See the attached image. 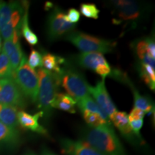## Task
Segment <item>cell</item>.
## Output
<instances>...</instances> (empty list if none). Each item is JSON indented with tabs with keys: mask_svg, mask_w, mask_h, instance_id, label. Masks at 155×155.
Returning <instances> with one entry per match:
<instances>
[{
	"mask_svg": "<svg viewBox=\"0 0 155 155\" xmlns=\"http://www.w3.org/2000/svg\"><path fill=\"white\" fill-rule=\"evenodd\" d=\"M81 136L84 142L102 155H127L111 126L86 128Z\"/></svg>",
	"mask_w": 155,
	"mask_h": 155,
	"instance_id": "6da1fadb",
	"label": "cell"
},
{
	"mask_svg": "<svg viewBox=\"0 0 155 155\" xmlns=\"http://www.w3.org/2000/svg\"><path fill=\"white\" fill-rule=\"evenodd\" d=\"M116 25H130L133 28L141 22L147 14V8L143 4L131 0H116L111 2Z\"/></svg>",
	"mask_w": 155,
	"mask_h": 155,
	"instance_id": "7a4b0ae2",
	"label": "cell"
},
{
	"mask_svg": "<svg viewBox=\"0 0 155 155\" xmlns=\"http://www.w3.org/2000/svg\"><path fill=\"white\" fill-rule=\"evenodd\" d=\"M54 74L58 86L63 87L76 102L89 96V85L83 75L76 70L65 65L59 73Z\"/></svg>",
	"mask_w": 155,
	"mask_h": 155,
	"instance_id": "3957f363",
	"label": "cell"
},
{
	"mask_svg": "<svg viewBox=\"0 0 155 155\" xmlns=\"http://www.w3.org/2000/svg\"><path fill=\"white\" fill-rule=\"evenodd\" d=\"M24 9L16 2H0V35L5 40L10 39L14 31H21Z\"/></svg>",
	"mask_w": 155,
	"mask_h": 155,
	"instance_id": "277c9868",
	"label": "cell"
},
{
	"mask_svg": "<svg viewBox=\"0 0 155 155\" xmlns=\"http://www.w3.org/2000/svg\"><path fill=\"white\" fill-rule=\"evenodd\" d=\"M37 73L39 80L38 94L37 98L38 108L43 116H49L53 109L50 104L57 94L59 86L53 73L40 68Z\"/></svg>",
	"mask_w": 155,
	"mask_h": 155,
	"instance_id": "5b68a950",
	"label": "cell"
},
{
	"mask_svg": "<svg viewBox=\"0 0 155 155\" xmlns=\"http://www.w3.org/2000/svg\"><path fill=\"white\" fill-rule=\"evenodd\" d=\"M13 80L23 96L36 102L38 94L39 80L38 73L29 66L26 56H23L18 68L15 70Z\"/></svg>",
	"mask_w": 155,
	"mask_h": 155,
	"instance_id": "8992f818",
	"label": "cell"
},
{
	"mask_svg": "<svg viewBox=\"0 0 155 155\" xmlns=\"http://www.w3.org/2000/svg\"><path fill=\"white\" fill-rule=\"evenodd\" d=\"M65 39L81 50L82 53H111L115 49L116 42L97 38L80 32H73Z\"/></svg>",
	"mask_w": 155,
	"mask_h": 155,
	"instance_id": "52a82bcc",
	"label": "cell"
},
{
	"mask_svg": "<svg viewBox=\"0 0 155 155\" xmlns=\"http://www.w3.org/2000/svg\"><path fill=\"white\" fill-rule=\"evenodd\" d=\"M76 25L69 22L66 14L59 8H54L48 17L47 36L50 42L67 36L75 28Z\"/></svg>",
	"mask_w": 155,
	"mask_h": 155,
	"instance_id": "ba28073f",
	"label": "cell"
},
{
	"mask_svg": "<svg viewBox=\"0 0 155 155\" xmlns=\"http://www.w3.org/2000/svg\"><path fill=\"white\" fill-rule=\"evenodd\" d=\"M0 104L9 105L16 108L26 106L25 96L12 78H0Z\"/></svg>",
	"mask_w": 155,
	"mask_h": 155,
	"instance_id": "9c48e42d",
	"label": "cell"
},
{
	"mask_svg": "<svg viewBox=\"0 0 155 155\" xmlns=\"http://www.w3.org/2000/svg\"><path fill=\"white\" fill-rule=\"evenodd\" d=\"M88 93L91 94L96 104L100 106L108 118L117 111L116 106L114 105L107 91L104 81L102 80L98 82L95 86H88Z\"/></svg>",
	"mask_w": 155,
	"mask_h": 155,
	"instance_id": "30bf717a",
	"label": "cell"
},
{
	"mask_svg": "<svg viewBox=\"0 0 155 155\" xmlns=\"http://www.w3.org/2000/svg\"><path fill=\"white\" fill-rule=\"evenodd\" d=\"M63 152L66 155H102L84 141L62 139L60 141Z\"/></svg>",
	"mask_w": 155,
	"mask_h": 155,
	"instance_id": "8fae6325",
	"label": "cell"
},
{
	"mask_svg": "<svg viewBox=\"0 0 155 155\" xmlns=\"http://www.w3.org/2000/svg\"><path fill=\"white\" fill-rule=\"evenodd\" d=\"M42 116H43V114L40 111L38 114L32 115L24 111H19L17 114L18 124L27 130L46 135L48 134L47 130L39 123V119Z\"/></svg>",
	"mask_w": 155,
	"mask_h": 155,
	"instance_id": "7c38bea8",
	"label": "cell"
},
{
	"mask_svg": "<svg viewBox=\"0 0 155 155\" xmlns=\"http://www.w3.org/2000/svg\"><path fill=\"white\" fill-rule=\"evenodd\" d=\"M19 141L18 131L7 127L0 121V150H14Z\"/></svg>",
	"mask_w": 155,
	"mask_h": 155,
	"instance_id": "4fadbf2b",
	"label": "cell"
},
{
	"mask_svg": "<svg viewBox=\"0 0 155 155\" xmlns=\"http://www.w3.org/2000/svg\"><path fill=\"white\" fill-rule=\"evenodd\" d=\"M75 61L79 66L93 71L98 65L108 64L104 55L100 53H82L76 56Z\"/></svg>",
	"mask_w": 155,
	"mask_h": 155,
	"instance_id": "5bb4252c",
	"label": "cell"
},
{
	"mask_svg": "<svg viewBox=\"0 0 155 155\" xmlns=\"http://www.w3.org/2000/svg\"><path fill=\"white\" fill-rule=\"evenodd\" d=\"M2 50L3 53L8 58L12 68L15 72V70L18 68L20 64L23 56L25 55L22 53V48H21L20 42L15 43L10 39L6 40L4 41Z\"/></svg>",
	"mask_w": 155,
	"mask_h": 155,
	"instance_id": "9a60e30c",
	"label": "cell"
},
{
	"mask_svg": "<svg viewBox=\"0 0 155 155\" xmlns=\"http://www.w3.org/2000/svg\"><path fill=\"white\" fill-rule=\"evenodd\" d=\"M109 120L119 129L122 135L129 140H133L134 134L129 125L128 114L126 112L116 111L113 115L110 116Z\"/></svg>",
	"mask_w": 155,
	"mask_h": 155,
	"instance_id": "2e32d148",
	"label": "cell"
},
{
	"mask_svg": "<svg viewBox=\"0 0 155 155\" xmlns=\"http://www.w3.org/2000/svg\"><path fill=\"white\" fill-rule=\"evenodd\" d=\"M76 105V101L66 94H57L50 104L52 108H57L71 114L75 113Z\"/></svg>",
	"mask_w": 155,
	"mask_h": 155,
	"instance_id": "e0dca14e",
	"label": "cell"
},
{
	"mask_svg": "<svg viewBox=\"0 0 155 155\" xmlns=\"http://www.w3.org/2000/svg\"><path fill=\"white\" fill-rule=\"evenodd\" d=\"M18 108L15 106L0 104V121L11 129H17L18 126Z\"/></svg>",
	"mask_w": 155,
	"mask_h": 155,
	"instance_id": "ac0fdd59",
	"label": "cell"
},
{
	"mask_svg": "<svg viewBox=\"0 0 155 155\" xmlns=\"http://www.w3.org/2000/svg\"><path fill=\"white\" fill-rule=\"evenodd\" d=\"M65 62L64 58L52 53H45L42 56V66L45 70L55 74L60 73Z\"/></svg>",
	"mask_w": 155,
	"mask_h": 155,
	"instance_id": "d6986e66",
	"label": "cell"
},
{
	"mask_svg": "<svg viewBox=\"0 0 155 155\" xmlns=\"http://www.w3.org/2000/svg\"><path fill=\"white\" fill-rule=\"evenodd\" d=\"M125 83H127L129 86H130L131 90H132L134 94V107L139 108L141 111H143L145 114L150 113L154 110V106H153L152 101L147 96H141L139 94V93L136 90V88L134 87L132 83L129 78L127 79Z\"/></svg>",
	"mask_w": 155,
	"mask_h": 155,
	"instance_id": "ffe728a7",
	"label": "cell"
},
{
	"mask_svg": "<svg viewBox=\"0 0 155 155\" xmlns=\"http://www.w3.org/2000/svg\"><path fill=\"white\" fill-rule=\"evenodd\" d=\"M77 105L81 111H86L90 112V113L97 114L101 116L103 119L110 121L108 116L104 113V111L100 108V106L96 104V102L90 96L77 101Z\"/></svg>",
	"mask_w": 155,
	"mask_h": 155,
	"instance_id": "44dd1931",
	"label": "cell"
},
{
	"mask_svg": "<svg viewBox=\"0 0 155 155\" xmlns=\"http://www.w3.org/2000/svg\"><path fill=\"white\" fill-rule=\"evenodd\" d=\"M137 70L142 81L146 83L152 90L155 88V71L154 68L147 64L140 63Z\"/></svg>",
	"mask_w": 155,
	"mask_h": 155,
	"instance_id": "7402d4cb",
	"label": "cell"
},
{
	"mask_svg": "<svg viewBox=\"0 0 155 155\" xmlns=\"http://www.w3.org/2000/svg\"><path fill=\"white\" fill-rule=\"evenodd\" d=\"M21 34L24 37L27 42L30 45H35L38 42V38L35 34L32 32L28 22V7L25 8L24 16L22 18V25H21Z\"/></svg>",
	"mask_w": 155,
	"mask_h": 155,
	"instance_id": "603a6c76",
	"label": "cell"
},
{
	"mask_svg": "<svg viewBox=\"0 0 155 155\" xmlns=\"http://www.w3.org/2000/svg\"><path fill=\"white\" fill-rule=\"evenodd\" d=\"M83 114V119L88 124L89 127L96 128L101 126H111V121H108L97 114L90 113L86 111H81Z\"/></svg>",
	"mask_w": 155,
	"mask_h": 155,
	"instance_id": "cb8c5ba5",
	"label": "cell"
},
{
	"mask_svg": "<svg viewBox=\"0 0 155 155\" xmlns=\"http://www.w3.org/2000/svg\"><path fill=\"white\" fill-rule=\"evenodd\" d=\"M14 71L12 68L8 58L3 52L0 53V78L13 79Z\"/></svg>",
	"mask_w": 155,
	"mask_h": 155,
	"instance_id": "d4e9b609",
	"label": "cell"
},
{
	"mask_svg": "<svg viewBox=\"0 0 155 155\" xmlns=\"http://www.w3.org/2000/svg\"><path fill=\"white\" fill-rule=\"evenodd\" d=\"M150 38H147L145 39H140V40H136V41L132 43L133 48L135 50V53L137 55L139 58V61H141L142 58L148 55V46L149 42H150Z\"/></svg>",
	"mask_w": 155,
	"mask_h": 155,
	"instance_id": "484cf974",
	"label": "cell"
},
{
	"mask_svg": "<svg viewBox=\"0 0 155 155\" xmlns=\"http://www.w3.org/2000/svg\"><path fill=\"white\" fill-rule=\"evenodd\" d=\"M80 11L83 16L88 17V18L98 19L100 14V10L94 4H82L80 6Z\"/></svg>",
	"mask_w": 155,
	"mask_h": 155,
	"instance_id": "4316f807",
	"label": "cell"
},
{
	"mask_svg": "<svg viewBox=\"0 0 155 155\" xmlns=\"http://www.w3.org/2000/svg\"><path fill=\"white\" fill-rule=\"evenodd\" d=\"M29 66L32 69L36 68H41L42 66V54L36 50H32L28 60Z\"/></svg>",
	"mask_w": 155,
	"mask_h": 155,
	"instance_id": "83f0119b",
	"label": "cell"
},
{
	"mask_svg": "<svg viewBox=\"0 0 155 155\" xmlns=\"http://www.w3.org/2000/svg\"><path fill=\"white\" fill-rule=\"evenodd\" d=\"M95 72L97 74L101 75L102 78V80L104 81L106 77L110 76L111 77V73H112V69L110 67V65H100L95 69Z\"/></svg>",
	"mask_w": 155,
	"mask_h": 155,
	"instance_id": "f1b7e54d",
	"label": "cell"
},
{
	"mask_svg": "<svg viewBox=\"0 0 155 155\" xmlns=\"http://www.w3.org/2000/svg\"><path fill=\"white\" fill-rule=\"evenodd\" d=\"M143 124H144V120L143 119L133 120V121H129V125H130L134 134L137 136L139 138H141L140 131L143 127Z\"/></svg>",
	"mask_w": 155,
	"mask_h": 155,
	"instance_id": "f546056e",
	"label": "cell"
},
{
	"mask_svg": "<svg viewBox=\"0 0 155 155\" xmlns=\"http://www.w3.org/2000/svg\"><path fill=\"white\" fill-rule=\"evenodd\" d=\"M80 12L74 8H71L68 9L66 15V18L69 22L72 23V24H75L78 22L80 19Z\"/></svg>",
	"mask_w": 155,
	"mask_h": 155,
	"instance_id": "4dcf8cb0",
	"label": "cell"
},
{
	"mask_svg": "<svg viewBox=\"0 0 155 155\" xmlns=\"http://www.w3.org/2000/svg\"><path fill=\"white\" fill-rule=\"evenodd\" d=\"M145 114L144 111H141V109L137 108H134L131 110L129 115H128L129 118V121H133V120H138V119H144Z\"/></svg>",
	"mask_w": 155,
	"mask_h": 155,
	"instance_id": "1f68e13d",
	"label": "cell"
},
{
	"mask_svg": "<svg viewBox=\"0 0 155 155\" xmlns=\"http://www.w3.org/2000/svg\"><path fill=\"white\" fill-rule=\"evenodd\" d=\"M41 155H57V154H54L53 152H52L51 151L49 150L47 148H43L42 150Z\"/></svg>",
	"mask_w": 155,
	"mask_h": 155,
	"instance_id": "d6a6232c",
	"label": "cell"
},
{
	"mask_svg": "<svg viewBox=\"0 0 155 155\" xmlns=\"http://www.w3.org/2000/svg\"><path fill=\"white\" fill-rule=\"evenodd\" d=\"M24 155H37V154H35V153L32 152H28L25 153Z\"/></svg>",
	"mask_w": 155,
	"mask_h": 155,
	"instance_id": "836d02e7",
	"label": "cell"
},
{
	"mask_svg": "<svg viewBox=\"0 0 155 155\" xmlns=\"http://www.w3.org/2000/svg\"><path fill=\"white\" fill-rule=\"evenodd\" d=\"M2 37L1 35H0V53L2 51Z\"/></svg>",
	"mask_w": 155,
	"mask_h": 155,
	"instance_id": "e575fe53",
	"label": "cell"
}]
</instances>
